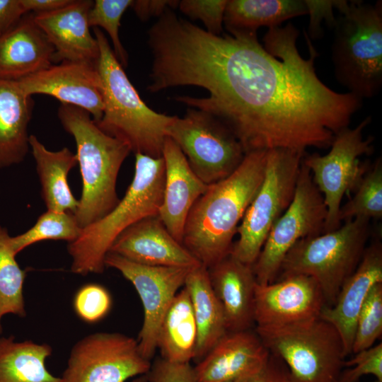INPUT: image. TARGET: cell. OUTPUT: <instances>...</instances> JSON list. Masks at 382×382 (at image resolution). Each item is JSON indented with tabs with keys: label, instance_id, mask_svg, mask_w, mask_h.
Masks as SVG:
<instances>
[{
	"label": "cell",
	"instance_id": "6da1fadb",
	"mask_svg": "<svg viewBox=\"0 0 382 382\" xmlns=\"http://www.w3.org/2000/svg\"><path fill=\"white\" fill-rule=\"evenodd\" d=\"M299 35L291 23L269 28L263 47L257 33L226 34L204 65V107L232 131L245 154L328 148L362 106L361 98L336 92L318 78V52L305 34L310 54L303 58Z\"/></svg>",
	"mask_w": 382,
	"mask_h": 382
},
{
	"label": "cell",
	"instance_id": "7a4b0ae2",
	"mask_svg": "<svg viewBox=\"0 0 382 382\" xmlns=\"http://www.w3.org/2000/svg\"><path fill=\"white\" fill-rule=\"evenodd\" d=\"M267 151L246 153L228 177L208 185L191 208L182 244L209 268L231 254L233 239L265 176Z\"/></svg>",
	"mask_w": 382,
	"mask_h": 382
},
{
	"label": "cell",
	"instance_id": "3957f363",
	"mask_svg": "<svg viewBox=\"0 0 382 382\" xmlns=\"http://www.w3.org/2000/svg\"><path fill=\"white\" fill-rule=\"evenodd\" d=\"M57 115L76 144L82 190L74 215L83 228L105 216L120 201L117 176L132 151L127 143L102 131L81 108L61 104Z\"/></svg>",
	"mask_w": 382,
	"mask_h": 382
},
{
	"label": "cell",
	"instance_id": "277c9868",
	"mask_svg": "<svg viewBox=\"0 0 382 382\" xmlns=\"http://www.w3.org/2000/svg\"><path fill=\"white\" fill-rule=\"evenodd\" d=\"M165 180L163 157L135 154L133 179L124 197L100 219L82 228L79 236L69 243L72 259L71 271L86 276L105 270V258L118 236L136 222L158 215Z\"/></svg>",
	"mask_w": 382,
	"mask_h": 382
},
{
	"label": "cell",
	"instance_id": "5b68a950",
	"mask_svg": "<svg viewBox=\"0 0 382 382\" xmlns=\"http://www.w3.org/2000/svg\"><path fill=\"white\" fill-rule=\"evenodd\" d=\"M93 33L100 54L96 64L104 109L98 127L127 143L134 154L162 157L166 129L174 116L156 112L141 98L116 58L108 38L98 28Z\"/></svg>",
	"mask_w": 382,
	"mask_h": 382
},
{
	"label": "cell",
	"instance_id": "8992f818",
	"mask_svg": "<svg viewBox=\"0 0 382 382\" xmlns=\"http://www.w3.org/2000/svg\"><path fill=\"white\" fill-rule=\"evenodd\" d=\"M331 57L335 77L361 100L382 88V1L337 0Z\"/></svg>",
	"mask_w": 382,
	"mask_h": 382
},
{
	"label": "cell",
	"instance_id": "52a82bcc",
	"mask_svg": "<svg viewBox=\"0 0 382 382\" xmlns=\"http://www.w3.org/2000/svg\"><path fill=\"white\" fill-rule=\"evenodd\" d=\"M369 221L355 218L332 231L298 241L284 257L276 280L293 274L310 276L320 286L326 306H332L362 258Z\"/></svg>",
	"mask_w": 382,
	"mask_h": 382
},
{
	"label": "cell",
	"instance_id": "ba28073f",
	"mask_svg": "<svg viewBox=\"0 0 382 382\" xmlns=\"http://www.w3.org/2000/svg\"><path fill=\"white\" fill-rule=\"evenodd\" d=\"M270 352L288 368L294 382H340L346 354L337 329L320 317L278 327L255 328Z\"/></svg>",
	"mask_w": 382,
	"mask_h": 382
},
{
	"label": "cell",
	"instance_id": "9c48e42d",
	"mask_svg": "<svg viewBox=\"0 0 382 382\" xmlns=\"http://www.w3.org/2000/svg\"><path fill=\"white\" fill-rule=\"evenodd\" d=\"M306 151L273 149L267 151L265 176L237 228L238 240L231 255L253 265L275 222L294 196Z\"/></svg>",
	"mask_w": 382,
	"mask_h": 382
},
{
	"label": "cell",
	"instance_id": "30bf717a",
	"mask_svg": "<svg viewBox=\"0 0 382 382\" xmlns=\"http://www.w3.org/2000/svg\"><path fill=\"white\" fill-rule=\"evenodd\" d=\"M166 134L180 148L195 174L207 185L230 175L245 154L224 123L209 112L192 108L183 117L174 116Z\"/></svg>",
	"mask_w": 382,
	"mask_h": 382
},
{
	"label": "cell",
	"instance_id": "8fae6325",
	"mask_svg": "<svg viewBox=\"0 0 382 382\" xmlns=\"http://www.w3.org/2000/svg\"><path fill=\"white\" fill-rule=\"evenodd\" d=\"M371 121L369 116L355 127H347L337 132L327 154L303 156V163L309 169L327 208L323 233L341 226L339 213L342 198L347 192L356 190L366 172L359 158L373 152L374 139L363 136Z\"/></svg>",
	"mask_w": 382,
	"mask_h": 382
},
{
	"label": "cell",
	"instance_id": "7c38bea8",
	"mask_svg": "<svg viewBox=\"0 0 382 382\" xmlns=\"http://www.w3.org/2000/svg\"><path fill=\"white\" fill-rule=\"evenodd\" d=\"M327 208L303 160L291 203L272 227L252 265L256 282H274L289 250L299 240L323 233Z\"/></svg>",
	"mask_w": 382,
	"mask_h": 382
},
{
	"label": "cell",
	"instance_id": "4fadbf2b",
	"mask_svg": "<svg viewBox=\"0 0 382 382\" xmlns=\"http://www.w3.org/2000/svg\"><path fill=\"white\" fill-rule=\"evenodd\" d=\"M151 366L141 354L137 339L98 332L74 345L61 378L62 382H125L146 374Z\"/></svg>",
	"mask_w": 382,
	"mask_h": 382
},
{
	"label": "cell",
	"instance_id": "5bb4252c",
	"mask_svg": "<svg viewBox=\"0 0 382 382\" xmlns=\"http://www.w3.org/2000/svg\"><path fill=\"white\" fill-rule=\"evenodd\" d=\"M105 265L118 270L138 293L144 320L137 340L142 357L151 361L157 349L162 320L192 268L144 265L110 252Z\"/></svg>",
	"mask_w": 382,
	"mask_h": 382
},
{
	"label": "cell",
	"instance_id": "9a60e30c",
	"mask_svg": "<svg viewBox=\"0 0 382 382\" xmlns=\"http://www.w3.org/2000/svg\"><path fill=\"white\" fill-rule=\"evenodd\" d=\"M325 306L323 291L313 277L289 275L270 284H256L254 323L257 328L303 323L319 318Z\"/></svg>",
	"mask_w": 382,
	"mask_h": 382
},
{
	"label": "cell",
	"instance_id": "2e32d148",
	"mask_svg": "<svg viewBox=\"0 0 382 382\" xmlns=\"http://www.w3.org/2000/svg\"><path fill=\"white\" fill-rule=\"evenodd\" d=\"M28 96L43 94L87 111L95 122L103 116L102 83L96 65L62 62L31 76L16 81Z\"/></svg>",
	"mask_w": 382,
	"mask_h": 382
},
{
	"label": "cell",
	"instance_id": "e0dca14e",
	"mask_svg": "<svg viewBox=\"0 0 382 382\" xmlns=\"http://www.w3.org/2000/svg\"><path fill=\"white\" fill-rule=\"evenodd\" d=\"M270 351L251 329L227 331L193 367L195 382H234L260 371Z\"/></svg>",
	"mask_w": 382,
	"mask_h": 382
},
{
	"label": "cell",
	"instance_id": "ac0fdd59",
	"mask_svg": "<svg viewBox=\"0 0 382 382\" xmlns=\"http://www.w3.org/2000/svg\"><path fill=\"white\" fill-rule=\"evenodd\" d=\"M109 252L149 266L193 268L201 265L172 236L158 215L145 217L128 227Z\"/></svg>",
	"mask_w": 382,
	"mask_h": 382
},
{
	"label": "cell",
	"instance_id": "d6986e66",
	"mask_svg": "<svg viewBox=\"0 0 382 382\" xmlns=\"http://www.w3.org/2000/svg\"><path fill=\"white\" fill-rule=\"evenodd\" d=\"M91 0H71L52 12L33 14V19L54 49V62H78L96 65L100 51L90 31Z\"/></svg>",
	"mask_w": 382,
	"mask_h": 382
},
{
	"label": "cell",
	"instance_id": "ffe728a7",
	"mask_svg": "<svg viewBox=\"0 0 382 382\" xmlns=\"http://www.w3.org/2000/svg\"><path fill=\"white\" fill-rule=\"evenodd\" d=\"M382 282V245L376 241L366 247L353 274L342 285L335 303L325 306L320 318L339 332L346 356L352 354L356 322L371 289Z\"/></svg>",
	"mask_w": 382,
	"mask_h": 382
},
{
	"label": "cell",
	"instance_id": "44dd1931",
	"mask_svg": "<svg viewBox=\"0 0 382 382\" xmlns=\"http://www.w3.org/2000/svg\"><path fill=\"white\" fill-rule=\"evenodd\" d=\"M162 157L165 180L158 216L172 236L182 243L190 211L208 185L195 174L180 148L168 137L164 140Z\"/></svg>",
	"mask_w": 382,
	"mask_h": 382
},
{
	"label": "cell",
	"instance_id": "7402d4cb",
	"mask_svg": "<svg viewBox=\"0 0 382 382\" xmlns=\"http://www.w3.org/2000/svg\"><path fill=\"white\" fill-rule=\"evenodd\" d=\"M212 289L221 306L227 331L251 329L256 279L252 265L229 255L207 268Z\"/></svg>",
	"mask_w": 382,
	"mask_h": 382
},
{
	"label": "cell",
	"instance_id": "603a6c76",
	"mask_svg": "<svg viewBox=\"0 0 382 382\" xmlns=\"http://www.w3.org/2000/svg\"><path fill=\"white\" fill-rule=\"evenodd\" d=\"M54 54L33 14L27 13L0 36V79L18 81L44 70L52 65Z\"/></svg>",
	"mask_w": 382,
	"mask_h": 382
},
{
	"label": "cell",
	"instance_id": "cb8c5ba5",
	"mask_svg": "<svg viewBox=\"0 0 382 382\" xmlns=\"http://www.w3.org/2000/svg\"><path fill=\"white\" fill-rule=\"evenodd\" d=\"M32 97L16 81L0 79V168L22 162L29 149Z\"/></svg>",
	"mask_w": 382,
	"mask_h": 382
},
{
	"label": "cell",
	"instance_id": "d4e9b609",
	"mask_svg": "<svg viewBox=\"0 0 382 382\" xmlns=\"http://www.w3.org/2000/svg\"><path fill=\"white\" fill-rule=\"evenodd\" d=\"M29 144L47 210L74 214L79 199L69 187L67 176L78 163L76 154L67 147L55 151L48 150L35 135H30Z\"/></svg>",
	"mask_w": 382,
	"mask_h": 382
},
{
	"label": "cell",
	"instance_id": "484cf974",
	"mask_svg": "<svg viewBox=\"0 0 382 382\" xmlns=\"http://www.w3.org/2000/svg\"><path fill=\"white\" fill-rule=\"evenodd\" d=\"M187 290L197 328L193 360L197 363L227 332L221 306L210 284L208 270L199 265L192 268L184 286Z\"/></svg>",
	"mask_w": 382,
	"mask_h": 382
},
{
	"label": "cell",
	"instance_id": "4316f807",
	"mask_svg": "<svg viewBox=\"0 0 382 382\" xmlns=\"http://www.w3.org/2000/svg\"><path fill=\"white\" fill-rule=\"evenodd\" d=\"M197 328L189 293L185 286L175 296L160 325L157 349L161 358L173 363L194 359Z\"/></svg>",
	"mask_w": 382,
	"mask_h": 382
},
{
	"label": "cell",
	"instance_id": "83f0119b",
	"mask_svg": "<svg viewBox=\"0 0 382 382\" xmlns=\"http://www.w3.org/2000/svg\"><path fill=\"white\" fill-rule=\"evenodd\" d=\"M308 14L304 0H227L224 25L229 34L272 28L284 21Z\"/></svg>",
	"mask_w": 382,
	"mask_h": 382
},
{
	"label": "cell",
	"instance_id": "f1b7e54d",
	"mask_svg": "<svg viewBox=\"0 0 382 382\" xmlns=\"http://www.w3.org/2000/svg\"><path fill=\"white\" fill-rule=\"evenodd\" d=\"M52 353L47 343L0 337V382H62L46 368Z\"/></svg>",
	"mask_w": 382,
	"mask_h": 382
},
{
	"label": "cell",
	"instance_id": "f546056e",
	"mask_svg": "<svg viewBox=\"0 0 382 382\" xmlns=\"http://www.w3.org/2000/svg\"><path fill=\"white\" fill-rule=\"evenodd\" d=\"M11 237L8 230L0 226V335L3 332V316H27L23 291L26 270H22L16 260Z\"/></svg>",
	"mask_w": 382,
	"mask_h": 382
},
{
	"label": "cell",
	"instance_id": "4dcf8cb0",
	"mask_svg": "<svg viewBox=\"0 0 382 382\" xmlns=\"http://www.w3.org/2000/svg\"><path fill=\"white\" fill-rule=\"evenodd\" d=\"M81 230L74 213L47 210L28 231L11 237V245L17 255L29 245L42 241L63 240L69 243L79 236Z\"/></svg>",
	"mask_w": 382,
	"mask_h": 382
},
{
	"label": "cell",
	"instance_id": "1f68e13d",
	"mask_svg": "<svg viewBox=\"0 0 382 382\" xmlns=\"http://www.w3.org/2000/svg\"><path fill=\"white\" fill-rule=\"evenodd\" d=\"M355 194L339 213L340 223L355 218L380 219L382 217V163L378 158L364 175Z\"/></svg>",
	"mask_w": 382,
	"mask_h": 382
},
{
	"label": "cell",
	"instance_id": "d6a6232c",
	"mask_svg": "<svg viewBox=\"0 0 382 382\" xmlns=\"http://www.w3.org/2000/svg\"><path fill=\"white\" fill-rule=\"evenodd\" d=\"M132 0H96L91 8L88 16L90 27L102 28L111 39L114 54L125 67L128 64V56L119 36L121 18Z\"/></svg>",
	"mask_w": 382,
	"mask_h": 382
},
{
	"label": "cell",
	"instance_id": "836d02e7",
	"mask_svg": "<svg viewBox=\"0 0 382 382\" xmlns=\"http://www.w3.org/2000/svg\"><path fill=\"white\" fill-rule=\"evenodd\" d=\"M382 334V282L371 289L358 315L352 345L355 354L373 346Z\"/></svg>",
	"mask_w": 382,
	"mask_h": 382
},
{
	"label": "cell",
	"instance_id": "e575fe53",
	"mask_svg": "<svg viewBox=\"0 0 382 382\" xmlns=\"http://www.w3.org/2000/svg\"><path fill=\"white\" fill-rule=\"evenodd\" d=\"M112 299L103 285L88 283L81 286L73 299L76 316L84 323L94 324L101 321L110 313Z\"/></svg>",
	"mask_w": 382,
	"mask_h": 382
},
{
	"label": "cell",
	"instance_id": "d590c367",
	"mask_svg": "<svg viewBox=\"0 0 382 382\" xmlns=\"http://www.w3.org/2000/svg\"><path fill=\"white\" fill-rule=\"evenodd\" d=\"M227 0H182L178 6L182 13L192 20H200L206 31L221 35Z\"/></svg>",
	"mask_w": 382,
	"mask_h": 382
},
{
	"label": "cell",
	"instance_id": "8d00e7d4",
	"mask_svg": "<svg viewBox=\"0 0 382 382\" xmlns=\"http://www.w3.org/2000/svg\"><path fill=\"white\" fill-rule=\"evenodd\" d=\"M345 367L347 369L342 371L340 382H357L364 375L382 382V343L355 353L345 361Z\"/></svg>",
	"mask_w": 382,
	"mask_h": 382
},
{
	"label": "cell",
	"instance_id": "74e56055",
	"mask_svg": "<svg viewBox=\"0 0 382 382\" xmlns=\"http://www.w3.org/2000/svg\"><path fill=\"white\" fill-rule=\"evenodd\" d=\"M146 376L149 382H195L190 363H173L161 357L151 364Z\"/></svg>",
	"mask_w": 382,
	"mask_h": 382
},
{
	"label": "cell",
	"instance_id": "f35d334b",
	"mask_svg": "<svg viewBox=\"0 0 382 382\" xmlns=\"http://www.w3.org/2000/svg\"><path fill=\"white\" fill-rule=\"evenodd\" d=\"M337 0H304L310 17L308 36L310 40L322 37L321 25L325 21L333 28L336 18L334 16Z\"/></svg>",
	"mask_w": 382,
	"mask_h": 382
},
{
	"label": "cell",
	"instance_id": "ab89813d",
	"mask_svg": "<svg viewBox=\"0 0 382 382\" xmlns=\"http://www.w3.org/2000/svg\"><path fill=\"white\" fill-rule=\"evenodd\" d=\"M234 382H294L285 364L270 353L265 366L257 373Z\"/></svg>",
	"mask_w": 382,
	"mask_h": 382
},
{
	"label": "cell",
	"instance_id": "60d3db41",
	"mask_svg": "<svg viewBox=\"0 0 382 382\" xmlns=\"http://www.w3.org/2000/svg\"><path fill=\"white\" fill-rule=\"evenodd\" d=\"M180 1L175 0H137L132 1V8L138 18L147 21L153 17H160L167 8L178 6Z\"/></svg>",
	"mask_w": 382,
	"mask_h": 382
},
{
	"label": "cell",
	"instance_id": "b9f144b4",
	"mask_svg": "<svg viewBox=\"0 0 382 382\" xmlns=\"http://www.w3.org/2000/svg\"><path fill=\"white\" fill-rule=\"evenodd\" d=\"M25 14L21 0H0V36L11 29Z\"/></svg>",
	"mask_w": 382,
	"mask_h": 382
},
{
	"label": "cell",
	"instance_id": "7bdbcfd3",
	"mask_svg": "<svg viewBox=\"0 0 382 382\" xmlns=\"http://www.w3.org/2000/svg\"><path fill=\"white\" fill-rule=\"evenodd\" d=\"M71 0H21L25 13L40 14L58 10Z\"/></svg>",
	"mask_w": 382,
	"mask_h": 382
},
{
	"label": "cell",
	"instance_id": "ee69618b",
	"mask_svg": "<svg viewBox=\"0 0 382 382\" xmlns=\"http://www.w3.org/2000/svg\"><path fill=\"white\" fill-rule=\"evenodd\" d=\"M131 382H149V380H148L146 374H144V375L137 376Z\"/></svg>",
	"mask_w": 382,
	"mask_h": 382
},
{
	"label": "cell",
	"instance_id": "f6af8a7d",
	"mask_svg": "<svg viewBox=\"0 0 382 382\" xmlns=\"http://www.w3.org/2000/svg\"><path fill=\"white\" fill-rule=\"evenodd\" d=\"M374 382H380V381H378L376 380V381H375Z\"/></svg>",
	"mask_w": 382,
	"mask_h": 382
}]
</instances>
